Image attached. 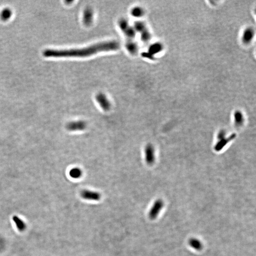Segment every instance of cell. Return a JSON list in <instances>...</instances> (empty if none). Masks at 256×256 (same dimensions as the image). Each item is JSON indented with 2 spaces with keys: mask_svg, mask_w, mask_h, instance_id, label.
Instances as JSON below:
<instances>
[{
  "mask_svg": "<svg viewBox=\"0 0 256 256\" xmlns=\"http://www.w3.org/2000/svg\"><path fill=\"white\" fill-rule=\"evenodd\" d=\"M81 196L85 200L90 201H99L101 198V195L98 192L88 190H83L81 192Z\"/></svg>",
  "mask_w": 256,
  "mask_h": 256,
  "instance_id": "52a82bcc",
  "label": "cell"
},
{
  "mask_svg": "<svg viewBox=\"0 0 256 256\" xmlns=\"http://www.w3.org/2000/svg\"><path fill=\"white\" fill-rule=\"evenodd\" d=\"M235 137V135L232 134L231 136L229 137V138H224V139H221L220 140L219 142L217 143L215 147V149L217 151H219L221 149H223V147H224L228 143L229 141L231 140L234 139Z\"/></svg>",
  "mask_w": 256,
  "mask_h": 256,
  "instance_id": "7c38bea8",
  "label": "cell"
},
{
  "mask_svg": "<svg viewBox=\"0 0 256 256\" xmlns=\"http://www.w3.org/2000/svg\"><path fill=\"white\" fill-rule=\"evenodd\" d=\"M83 172L81 169L78 167H75L71 169L69 175L72 178L75 179L80 178L82 176Z\"/></svg>",
  "mask_w": 256,
  "mask_h": 256,
  "instance_id": "5bb4252c",
  "label": "cell"
},
{
  "mask_svg": "<svg viewBox=\"0 0 256 256\" xmlns=\"http://www.w3.org/2000/svg\"><path fill=\"white\" fill-rule=\"evenodd\" d=\"M126 48L130 54L135 55L138 53V47L135 41L126 42Z\"/></svg>",
  "mask_w": 256,
  "mask_h": 256,
  "instance_id": "8fae6325",
  "label": "cell"
},
{
  "mask_svg": "<svg viewBox=\"0 0 256 256\" xmlns=\"http://www.w3.org/2000/svg\"><path fill=\"white\" fill-rule=\"evenodd\" d=\"M134 28L140 33L141 38L143 42L148 43L151 39V35L145 24L143 22L137 21L134 23Z\"/></svg>",
  "mask_w": 256,
  "mask_h": 256,
  "instance_id": "3957f363",
  "label": "cell"
},
{
  "mask_svg": "<svg viewBox=\"0 0 256 256\" xmlns=\"http://www.w3.org/2000/svg\"><path fill=\"white\" fill-rule=\"evenodd\" d=\"M93 20V12L91 8H87L85 10L83 15V22L86 26H88L92 23Z\"/></svg>",
  "mask_w": 256,
  "mask_h": 256,
  "instance_id": "9c48e42d",
  "label": "cell"
},
{
  "mask_svg": "<svg viewBox=\"0 0 256 256\" xmlns=\"http://www.w3.org/2000/svg\"><path fill=\"white\" fill-rule=\"evenodd\" d=\"M189 245L197 251H200L203 248V244L199 240L195 238H192L189 241Z\"/></svg>",
  "mask_w": 256,
  "mask_h": 256,
  "instance_id": "4fadbf2b",
  "label": "cell"
},
{
  "mask_svg": "<svg viewBox=\"0 0 256 256\" xmlns=\"http://www.w3.org/2000/svg\"><path fill=\"white\" fill-rule=\"evenodd\" d=\"M234 117L236 125H240L243 123V115L240 112H236L235 113Z\"/></svg>",
  "mask_w": 256,
  "mask_h": 256,
  "instance_id": "e0dca14e",
  "label": "cell"
},
{
  "mask_svg": "<svg viewBox=\"0 0 256 256\" xmlns=\"http://www.w3.org/2000/svg\"><path fill=\"white\" fill-rule=\"evenodd\" d=\"M161 46L159 44H157L153 45L151 47V49H150V51L152 53H156V52H158L161 50Z\"/></svg>",
  "mask_w": 256,
  "mask_h": 256,
  "instance_id": "d6986e66",
  "label": "cell"
},
{
  "mask_svg": "<svg viewBox=\"0 0 256 256\" xmlns=\"http://www.w3.org/2000/svg\"><path fill=\"white\" fill-rule=\"evenodd\" d=\"M120 28L125 35L126 42L134 41L136 33L135 29L130 25L128 21L125 19H121L118 22Z\"/></svg>",
  "mask_w": 256,
  "mask_h": 256,
  "instance_id": "7a4b0ae2",
  "label": "cell"
},
{
  "mask_svg": "<svg viewBox=\"0 0 256 256\" xmlns=\"http://www.w3.org/2000/svg\"><path fill=\"white\" fill-rule=\"evenodd\" d=\"M145 157L146 163L149 165H151L154 163L155 159V149L154 147L149 144L146 146L144 150Z\"/></svg>",
  "mask_w": 256,
  "mask_h": 256,
  "instance_id": "5b68a950",
  "label": "cell"
},
{
  "mask_svg": "<svg viewBox=\"0 0 256 256\" xmlns=\"http://www.w3.org/2000/svg\"><path fill=\"white\" fill-rule=\"evenodd\" d=\"M11 11L8 9H5L2 11L1 13L2 18V19H7L11 16Z\"/></svg>",
  "mask_w": 256,
  "mask_h": 256,
  "instance_id": "ac0fdd59",
  "label": "cell"
},
{
  "mask_svg": "<svg viewBox=\"0 0 256 256\" xmlns=\"http://www.w3.org/2000/svg\"><path fill=\"white\" fill-rule=\"evenodd\" d=\"M86 127V124L83 120L70 122L66 125L67 129L71 131H81L84 130Z\"/></svg>",
  "mask_w": 256,
  "mask_h": 256,
  "instance_id": "ba28073f",
  "label": "cell"
},
{
  "mask_svg": "<svg viewBox=\"0 0 256 256\" xmlns=\"http://www.w3.org/2000/svg\"><path fill=\"white\" fill-rule=\"evenodd\" d=\"M120 47V45L117 41H106L80 49H46L43 52V54L48 57L85 58L96 54L99 52L115 51L118 50Z\"/></svg>",
  "mask_w": 256,
  "mask_h": 256,
  "instance_id": "6da1fadb",
  "label": "cell"
},
{
  "mask_svg": "<svg viewBox=\"0 0 256 256\" xmlns=\"http://www.w3.org/2000/svg\"><path fill=\"white\" fill-rule=\"evenodd\" d=\"M253 31L251 29H248L244 32L243 34V39L244 42H250L253 38Z\"/></svg>",
  "mask_w": 256,
  "mask_h": 256,
  "instance_id": "9a60e30c",
  "label": "cell"
},
{
  "mask_svg": "<svg viewBox=\"0 0 256 256\" xmlns=\"http://www.w3.org/2000/svg\"><path fill=\"white\" fill-rule=\"evenodd\" d=\"M97 102L104 111H108L111 108V104L110 101L104 93H100L96 96Z\"/></svg>",
  "mask_w": 256,
  "mask_h": 256,
  "instance_id": "277c9868",
  "label": "cell"
},
{
  "mask_svg": "<svg viewBox=\"0 0 256 256\" xmlns=\"http://www.w3.org/2000/svg\"><path fill=\"white\" fill-rule=\"evenodd\" d=\"M144 11L142 8L139 7H135L131 11V14L136 17H140L143 15Z\"/></svg>",
  "mask_w": 256,
  "mask_h": 256,
  "instance_id": "2e32d148",
  "label": "cell"
},
{
  "mask_svg": "<svg viewBox=\"0 0 256 256\" xmlns=\"http://www.w3.org/2000/svg\"><path fill=\"white\" fill-rule=\"evenodd\" d=\"M12 220L14 221L17 228L19 231L22 232L26 230L27 227L26 224L18 216L16 215L13 216L12 217Z\"/></svg>",
  "mask_w": 256,
  "mask_h": 256,
  "instance_id": "30bf717a",
  "label": "cell"
},
{
  "mask_svg": "<svg viewBox=\"0 0 256 256\" xmlns=\"http://www.w3.org/2000/svg\"><path fill=\"white\" fill-rule=\"evenodd\" d=\"M164 206V203L161 200H157L149 212V217L151 219H155L160 214V211Z\"/></svg>",
  "mask_w": 256,
  "mask_h": 256,
  "instance_id": "8992f818",
  "label": "cell"
}]
</instances>
